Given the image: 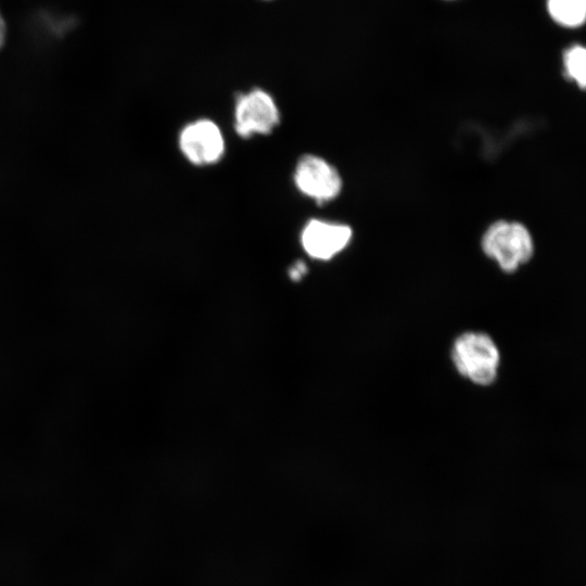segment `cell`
<instances>
[{
	"label": "cell",
	"instance_id": "6da1fadb",
	"mask_svg": "<svg viewBox=\"0 0 586 586\" xmlns=\"http://www.w3.org/2000/svg\"><path fill=\"white\" fill-rule=\"evenodd\" d=\"M451 359L457 371L477 385L492 384L498 373L500 354L493 339L482 332H466L454 342Z\"/></svg>",
	"mask_w": 586,
	"mask_h": 586
},
{
	"label": "cell",
	"instance_id": "7a4b0ae2",
	"mask_svg": "<svg viewBox=\"0 0 586 586\" xmlns=\"http://www.w3.org/2000/svg\"><path fill=\"white\" fill-rule=\"evenodd\" d=\"M482 250L502 271L512 273L532 258L534 242L523 224L498 220L486 229L482 238Z\"/></svg>",
	"mask_w": 586,
	"mask_h": 586
},
{
	"label": "cell",
	"instance_id": "3957f363",
	"mask_svg": "<svg viewBox=\"0 0 586 586\" xmlns=\"http://www.w3.org/2000/svg\"><path fill=\"white\" fill-rule=\"evenodd\" d=\"M279 123V107L267 91L254 88L237 98L234 130L241 138L269 135Z\"/></svg>",
	"mask_w": 586,
	"mask_h": 586
},
{
	"label": "cell",
	"instance_id": "277c9868",
	"mask_svg": "<svg viewBox=\"0 0 586 586\" xmlns=\"http://www.w3.org/2000/svg\"><path fill=\"white\" fill-rule=\"evenodd\" d=\"M180 152L191 164L208 166L221 160L226 142L219 126L208 118L187 124L178 136Z\"/></svg>",
	"mask_w": 586,
	"mask_h": 586
},
{
	"label": "cell",
	"instance_id": "5b68a950",
	"mask_svg": "<svg viewBox=\"0 0 586 586\" xmlns=\"http://www.w3.org/2000/svg\"><path fill=\"white\" fill-rule=\"evenodd\" d=\"M294 183L304 195L317 203L335 199L342 190V178L336 168L313 154L303 155L296 163Z\"/></svg>",
	"mask_w": 586,
	"mask_h": 586
},
{
	"label": "cell",
	"instance_id": "8992f818",
	"mask_svg": "<svg viewBox=\"0 0 586 586\" xmlns=\"http://www.w3.org/2000/svg\"><path fill=\"white\" fill-rule=\"evenodd\" d=\"M352 239L347 225L311 219L301 232V244L308 256L318 260H329L342 252Z\"/></svg>",
	"mask_w": 586,
	"mask_h": 586
},
{
	"label": "cell",
	"instance_id": "52a82bcc",
	"mask_svg": "<svg viewBox=\"0 0 586 586\" xmlns=\"http://www.w3.org/2000/svg\"><path fill=\"white\" fill-rule=\"evenodd\" d=\"M551 18L564 27H578L586 22V0H547Z\"/></svg>",
	"mask_w": 586,
	"mask_h": 586
},
{
	"label": "cell",
	"instance_id": "ba28073f",
	"mask_svg": "<svg viewBox=\"0 0 586 586\" xmlns=\"http://www.w3.org/2000/svg\"><path fill=\"white\" fill-rule=\"evenodd\" d=\"M565 76L578 88L586 90V47L574 44L563 53Z\"/></svg>",
	"mask_w": 586,
	"mask_h": 586
},
{
	"label": "cell",
	"instance_id": "9c48e42d",
	"mask_svg": "<svg viewBox=\"0 0 586 586\" xmlns=\"http://www.w3.org/2000/svg\"><path fill=\"white\" fill-rule=\"evenodd\" d=\"M5 34H7V26L5 22L2 17V14L0 12V48L2 47L4 40H5Z\"/></svg>",
	"mask_w": 586,
	"mask_h": 586
},
{
	"label": "cell",
	"instance_id": "30bf717a",
	"mask_svg": "<svg viewBox=\"0 0 586 586\" xmlns=\"http://www.w3.org/2000/svg\"><path fill=\"white\" fill-rule=\"evenodd\" d=\"M305 272V267L303 264H297L292 270L291 276L293 279H298Z\"/></svg>",
	"mask_w": 586,
	"mask_h": 586
}]
</instances>
